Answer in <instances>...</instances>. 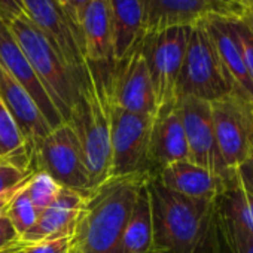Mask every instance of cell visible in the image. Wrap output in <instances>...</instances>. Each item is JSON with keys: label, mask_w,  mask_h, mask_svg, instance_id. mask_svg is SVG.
<instances>
[{"label": "cell", "mask_w": 253, "mask_h": 253, "mask_svg": "<svg viewBox=\"0 0 253 253\" xmlns=\"http://www.w3.org/2000/svg\"><path fill=\"white\" fill-rule=\"evenodd\" d=\"M154 247L152 253H223L216 200L188 198L148 179Z\"/></svg>", "instance_id": "6da1fadb"}, {"label": "cell", "mask_w": 253, "mask_h": 253, "mask_svg": "<svg viewBox=\"0 0 253 253\" xmlns=\"http://www.w3.org/2000/svg\"><path fill=\"white\" fill-rule=\"evenodd\" d=\"M148 179L142 173L110 177L85 195L69 253H119L137 192Z\"/></svg>", "instance_id": "7a4b0ae2"}, {"label": "cell", "mask_w": 253, "mask_h": 253, "mask_svg": "<svg viewBox=\"0 0 253 253\" xmlns=\"http://www.w3.org/2000/svg\"><path fill=\"white\" fill-rule=\"evenodd\" d=\"M75 131L92 188L112 177L110 112L101 64L86 63L67 122Z\"/></svg>", "instance_id": "3957f363"}, {"label": "cell", "mask_w": 253, "mask_h": 253, "mask_svg": "<svg viewBox=\"0 0 253 253\" xmlns=\"http://www.w3.org/2000/svg\"><path fill=\"white\" fill-rule=\"evenodd\" d=\"M8 27L63 121L69 122L84 73L78 75L66 64L54 43L27 15L8 23Z\"/></svg>", "instance_id": "277c9868"}, {"label": "cell", "mask_w": 253, "mask_h": 253, "mask_svg": "<svg viewBox=\"0 0 253 253\" xmlns=\"http://www.w3.org/2000/svg\"><path fill=\"white\" fill-rule=\"evenodd\" d=\"M232 84L220 63L204 23L192 26L176 84V100L194 97L213 103L232 94Z\"/></svg>", "instance_id": "5b68a950"}, {"label": "cell", "mask_w": 253, "mask_h": 253, "mask_svg": "<svg viewBox=\"0 0 253 253\" xmlns=\"http://www.w3.org/2000/svg\"><path fill=\"white\" fill-rule=\"evenodd\" d=\"M191 30L192 26H174L148 33L140 42V51L155 94L157 110L176 103V84Z\"/></svg>", "instance_id": "8992f818"}, {"label": "cell", "mask_w": 253, "mask_h": 253, "mask_svg": "<svg viewBox=\"0 0 253 253\" xmlns=\"http://www.w3.org/2000/svg\"><path fill=\"white\" fill-rule=\"evenodd\" d=\"M33 167L38 171L48 173L66 189L82 195H88L94 189L84 163L79 140L67 122L52 128L41 142L33 158Z\"/></svg>", "instance_id": "52a82bcc"}, {"label": "cell", "mask_w": 253, "mask_h": 253, "mask_svg": "<svg viewBox=\"0 0 253 253\" xmlns=\"http://www.w3.org/2000/svg\"><path fill=\"white\" fill-rule=\"evenodd\" d=\"M210 106L219 152L226 167L237 170L253 155V101L232 92Z\"/></svg>", "instance_id": "ba28073f"}, {"label": "cell", "mask_w": 253, "mask_h": 253, "mask_svg": "<svg viewBox=\"0 0 253 253\" xmlns=\"http://www.w3.org/2000/svg\"><path fill=\"white\" fill-rule=\"evenodd\" d=\"M109 112L112 177L130 176L136 173L146 174L148 146L154 116L124 110L110 103V100Z\"/></svg>", "instance_id": "9c48e42d"}, {"label": "cell", "mask_w": 253, "mask_h": 253, "mask_svg": "<svg viewBox=\"0 0 253 253\" xmlns=\"http://www.w3.org/2000/svg\"><path fill=\"white\" fill-rule=\"evenodd\" d=\"M110 103L139 115L154 116L155 94L140 46L119 61L101 63Z\"/></svg>", "instance_id": "30bf717a"}, {"label": "cell", "mask_w": 253, "mask_h": 253, "mask_svg": "<svg viewBox=\"0 0 253 253\" xmlns=\"http://www.w3.org/2000/svg\"><path fill=\"white\" fill-rule=\"evenodd\" d=\"M176 107L185 130L188 160L225 179L234 177L237 170L226 167L217 148L210 103L194 97H182L176 100Z\"/></svg>", "instance_id": "8fae6325"}, {"label": "cell", "mask_w": 253, "mask_h": 253, "mask_svg": "<svg viewBox=\"0 0 253 253\" xmlns=\"http://www.w3.org/2000/svg\"><path fill=\"white\" fill-rule=\"evenodd\" d=\"M27 17L48 36L66 64L82 75L86 66L79 29L73 24L60 0H21Z\"/></svg>", "instance_id": "7c38bea8"}, {"label": "cell", "mask_w": 253, "mask_h": 253, "mask_svg": "<svg viewBox=\"0 0 253 253\" xmlns=\"http://www.w3.org/2000/svg\"><path fill=\"white\" fill-rule=\"evenodd\" d=\"M188 143L176 103L157 110L152 121L148 146V177H158L167 166L188 160Z\"/></svg>", "instance_id": "4fadbf2b"}, {"label": "cell", "mask_w": 253, "mask_h": 253, "mask_svg": "<svg viewBox=\"0 0 253 253\" xmlns=\"http://www.w3.org/2000/svg\"><path fill=\"white\" fill-rule=\"evenodd\" d=\"M145 35L174 26H195L211 15L231 17L216 0H139Z\"/></svg>", "instance_id": "5bb4252c"}, {"label": "cell", "mask_w": 253, "mask_h": 253, "mask_svg": "<svg viewBox=\"0 0 253 253\" xmlns=\"http://www.w3.org/2000/svg\"><path fill=\"white\" fill-rule=\"evenodd\" d=\"M0 98L24 137L27 154L33 167V158L38 146L51 133L52 126L32 95L3 69H0Z\"/></svg>", "instance_id": "9a60e30c"}, {"label": "cell", "mask_w": 253, "mask_h": 253, "mask_svg": "<svg viewBox=\"0 0 253 253\" xmlns=\"http://www.w3.org/2000/svg\"><path fill=\"white\" fill-rule=\"evenodd\" d=\"M0 67L9 73L32 95L52 128H57L58 125L64 124L63 116L51 101L49 95L46 94L45 88L42 86L23 49L20 48L2 17H0Z\"/></svg>", "instance_id": "2e32d148"}, {"label": "cell", "mask_w": 253, "mask_h": 253, "mask_svg": "<svg viewBox=\"0 0 253 253\" xmlns=\"http://www.w3.org/2000/svg\"><path fill=\"white\" fill-rule=\"evenodd\" d=\"M203 23L232 84L234 92L253 101V79L249 72L240 41L234 32L231 17L211 15Z\"/></svg>", "instance_id": "e0dca14e"}, {"label": "cell", "mask_w": 253, "mask_h": 253, "mask_svg": "<svg viewBox=\"0 0 253 253\" xmlns=\"http://www.w3.org/2000/svg\"><path fill=\"white\" fill-rule=\"evenodd\" d=\"M235 177L237 174L231 179H225L204 167L191 163L189 160H183L167 166L155 179H158L160 183L167 189L183 197L216 200L228 188V185L235 180Z\"/></svg>", "instance_id": "ac0fdd59"}, {"label": "cell", "mask_w": 253, "mask_h": 253, "mask_svg": "<svg viewBox=\"0 0 253 253\" xmlns=\"http://www.w3.org/2000/svg\"><path fill=\"white\" fill-rule=\"evenodd\" d=\"M84 200L85 195L63 188L57 200L39 214L35 226L20 240L30 246L41 241L58 240L64 237L72 238L84 206Z\"/></svg>", "instance_id": "d6986e66"}, {"label": "cell", "mask_w": 253, "mask_h": 253, "mask_svg": "<svg viewBox=\"0 0 253 253\" xmlns=\"http://www.w3.org/2000/svg\"><path fill=\"white\" fill-rule=\"evenodd\" d=\"M78 29L86 63L113 61V29L107 0H89L79 17Z\"/></svg>", "instance_id": "ffe728a7"}, {"label": "cell", "mask_w": 253, "mask_h": 253, "mask_svg": "<svg viewBox=\"0 0 253 253\" xmlns=\"http://www.w3.org/2000/svg\"><path fill=\"white\" fill-rule=\"evenodd\" d=\"M113 29V61L133 54L145 38L139 0H107Z\"/></svg>", "instance_id": "44dd1931"}, {"label": "cell", "mask_w": 253, "mask_h": 253, "mask_svg": "<svg viewBox=\"0 0 253 253\" xmlns=\"http://www.w3.org/2000/svg\"><path fill=\"white\" fill-rule=\"evenodd\" d=\"M154 229L151 198L146 182L137 192L134 207L121 237L119 253H152Z\"/></svg>", "instance_id": "7402d4cb"}, {"label": "cell", "mask_w": 253, "mask_h": 253, "mask_svg": "<svg viewBox=\"0 0 253 253\" xmlns=\"http://www.w3.org/2000/svg\"><path fill=\"white\" fill-rule=\"evenodd\" d=\"M0 158L6 160L23 171H38L32 167L24 137L2 98H0Z\"/></svg>", "instance_id": "603a6c76"}, {"label": "cell", "mask_w": 253, "mask_h": 253, "mask_svg": "<svg viewBox=\"0 0 253 253\" xmlns=\"http://www.w3.org/2000/svg\"><path fill=\"white\" fill-rule=\"evenodd\" d=\"M216 207L219 214L253 234V195L243 188L238 176L216 198Z\"/></svg>", "instance_id": "cb8c5ba5"}, {"label": "cell", "mask_w": 253, "mask_h": 253, "mask_svg": "<svg viewBox=\"0 0 253 253\" xmlns=\"http://www.w3.org/2000/svg\"><path fill=\"white\" fill-rule=\"evenodd\" d=\"M217 225L223 253H253V234L234 220L223 217L219 211Z\"/></svg>", "instance_id": "d4e9b609"}, {"label": "cell", "mask_w": 253, "mask_h": 253, "mask_svg": "<svg viewBox=\"0 0 253 253\" xmlns=\"http://www.w3.org/2000/svg\"><path fill=\"white\" fill-rule=\"evenodd\" d=\"M61 189L63 186L58 185L48 173L36 171L26 188V194L29 195L33 206L42 213L57 200Z\"/></svg>", "instance_id": "484cf974"}, {"label": "cell", "mask_w": 253, "mask_h": 253, "mask_svg": "<svg viewBox=\"0 0 253 253\" xmlns=\"http://www.w3.org/2000/svg\"><path fill=\"white\" fill-rule=\"evenodd\" d=\"M39 214L41 211L33 206L29 195L26 194V189L15 197V200L12 201L6 213L8 219L11 220L20 238L35 226V223L39 219Z\"/></svg>", "instance_id": "4316f807"}, {"label": "cell", "mask_w": 253, "mask_h": 253, "mask_svg": "<svg viewBox=\"0 0 253 253\" xmlns=\"http://www.w3.org/2000/svg\"><path fill=\"white\" fill-rule=\"evenodd\" d=\"M231 21L253 79V5L246 8L238 17H232Z\"/></svg>", "instance_id": "83f0119b"}, {"label": "cell", "mask_w": 253, "mask_h": 253, "mask_svg": "<svg viewBox=\"0 0 253 253\" xmlns=\"http://www.w3.org/2000/svg\"><path fill=\"white\" fill-rule=\"evenodd\" d=\"M33 171H23L21 169L15 167L14 164L8 163L6 160L0 158V194L8 191L9 188L20 183Z\"/></svg>", "instance_id": "f1b7e54d"}, {"label": "cell", "mask_w": 253, "mask_h": 253, "mask_svg": "<svg viewBox=\"0 0 253 253\" xmlns=\"http://www.w3.org/2000/svg\"><path fill=\"white\" fill-rule=\"evenodd\" d=\"M70 250V237L41 241L36 244L27 246L26 253H69Z\"/></svg>", "instance_id": "f546056e"}, {"label": "cell", "mask_w": 253, "mask_h": 253, "mask_svg": "<svg viewBox=\"0 0 253 253\" xmlns=\"http://www.w3.org/2000/svg\"><path fill=\"white\" fill-rule=\"evenodd\" d=\"M35 173H36V171L30 173V174H29L26 179H23L20 183H17L15 186H12V188H9L8 191H5V192L0 194V217H2V216H6L9 206L12 204V201L15 200V197L27 188V185L30 183V180H32V177H33Z\"/></svg>", "instance_id": "4dcf8cb0"}, {"label": "cell", "mask_w": 253, "mask_h": 253, "mask_svg": "<svg viewBox=\"0 0 253 253\" xmlns=\"http://www.w3.org/2000/svg\"><path fill=\"white\" fill-rule=\"evenodd\" d=\"M21 15H27L21 0H0V17L6 24Z\"/></svg>", "instance_id": "1f68e13d"}, {"label": "cell", "mask_w": 253, "mask_h": 253, "mask_svg": "<svg viewBox=\"0 0 253 253\" xmlns=\"http://www.w3.org/2000/svg\"><path fill=\"white\" fill-rule=\"evenodd\" d=\"M18 240H20V235L14 229L8 216L0 217V250L9 247L11 244L17 243Z\"/></svg>", "instance_id": "d6a6232c"}, {"label": "cell", "mask_w": 253, "mask_h": 253, "mask_svg": "<svg viewBox=\"0 0 253 253\" xmlns=\"http://www.w3.org/2000/svg\"><path fill=\"white\" fill-rule=\"evenodd\" d=\"M237 176L243 188L253 195V155L237 169Z\"/></svg>", "instance_id": "836d02e7"}, {"label": "cell", "mask_w": 253, "mask_h": 253, "mask_svg": "<svg viewBox=\"0 0 253 253\" xmlns=\"http://www.w3.org/2000/svg\"><path fill=\"white\" fill-rule=\"evenodd\" d=\"M88 2L89 0H66V12L76 27H78L79 17H81L84 8L88 5Z\"/></svg>", "instance_id": "e575fe53"}, {"label": "cell", "mask_w": 253, "mask_h": 253, "mask_svg": "<svg viewBox=\"0 0 253 253\" xmlns=\"http://www.w3.org/2000/svg\"><path fill=\"white\" fill-rule=\"evenodd\" d=\"M216 2L223 5L232 17H238L244 11V6L241 5L240 0H216Z\"/></svg>", "instance_id": "d590c367"}, {"label": "cell", "mask_w": 253, "mask_h": 253, "mask_svg": "<svg viewBox=\"0 0 253 253\" xmlns=\"http://www.w3.org/2000/svg\"><path fill=\"white\" fill-rule=\"evenodd\" d=\"M240 2H241V5L244 6V9L253 5V0H240Z\"/></svg>", "instance_id": "8d00e7d4"}, {"label": "cell", "mask_w": 253, "mask_h": 253, "mask_svg": "<svg viewBox=\"0 0 253 253\" xmlns=\"http://www.w3.org/2000/svg\"><path fill=\"white\" fill-rule=\"evenodd\" d=\"M60 2H61V5L64 6V9H66V0H60Z\"/></svg>", "instance_id": "74e56055"}, {"label": "cell", "mask_w": 253, "mask_h": 253, "mask_svg": "<svg viewBox=\"0 0 253 253\" xmlns=\"http://www.w3.org/2000/svg\"><path fill=\"white\" fill-rule=\"evenodd\" d=\"M252 149H253V143H252Z\"/></svg>", "instance_id": "f35d334b"}, {"label": "cell", "mask_w": 253, "mask_h": 253, "mask_svg": "<svg viewBox=\"0 0 253 253\" xmlns=\"http://www.w3.org/2000/svg\"><path fill=\"white\" fill-rule=\"evenodd\" d=\"M0 69H2V67H0Z\"/></svg>", "instance_id": "ab89813d"}]
</instances>
